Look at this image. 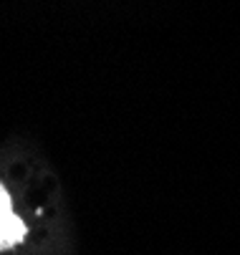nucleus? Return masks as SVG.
Instances as JSON below:
<instances>
[{"mask_svg":"<svg viewBox=\"0 0 240 255\" xmlns=\"http://www.w3.org/2000/svg\"><path fill=\"white\" fill-rule=\"evenodd\" d=\"M23 238H25V225L13 212L10 195H8L5 185L0 182V253L15 248L18 243H23Z\"/></svg>","mask_w":240,"mask_h":255,"instance_id":"1","label":"nucleus"}]
</instances>
